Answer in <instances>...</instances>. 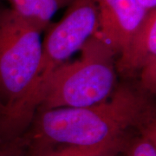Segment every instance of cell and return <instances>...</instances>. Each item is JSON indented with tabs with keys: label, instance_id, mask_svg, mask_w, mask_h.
<instances>
[{
	"label": "cell",
	"instance_id": "obj_1",
	"mask_svg": "<svg viewBox=\"0 0 156 156\" xmlns=\"http://www.w3.org/2000/svg\"><path fill=\"white\" fill-rule=\"evenodd\" d=\"M147 95L140 87L123 83L95 105L37 111L23 135L29 143L38 145H101L155 118Z\"/></svg>",
	"mask_w": 156,
	"mask_h": 156
},
{
	"label": "cell",
	"instance_id": "obj_2",
	"mask_svg": "<svg viewBox=\"0 0 156 156\" xmlns=\"http://www.w3.org/2000/svg\"><path fill=\"white\" fill-rule=\"evenodd\" d=\"M37 72L28 93L0 119V140H13L26 132L56 71L97 33V0H74L59 22L47 28Z\"/></svg>",
	"mask_w": 156,
	"mask_h": 156
},
{
	"label": "cell",
	"instance_id": "obj_3",
	"mask_svg": "<svg viewBox=\"0 0 156 156\" xmlns=\"http://www.w3.org/2000/svg\"><path fill=\"white\" fill-rule=\"evenodd\" d=\"M79 52L53 75L36 112L91 106L111 96L117 86L116 55L96 35Z\"/></svg>",
	"mask_w": 156,
	"mask_h": 156
},
{
	"label": "cell",
	"instance_id": "obj_4",
	"mask_svg": "<svg viewBox=\"0 0 156 156\" xmlns=\"http://www.w3.org/2000/svg\"><path fill=\"white\" fill-rule=\"evenodd\" d=\"M43 32L11 8H0V119L22 101L33 83L42 58Z\"/></svg>",
	"mask_w": 156,
	"mask_h": 156
},
{
	"label": "cell",
	"instance_id": "obj_5",
	"mask_svg": "<svg viewBox=\"0 0 156 156\" xmlns=\"http://www.w3.org/2000/svg\"><path fill=\"white\" fill-rule=\"evenodd\" d=\"M147 13L136 0H97L96 36L118 56L126 50Z\"/></svg>",
	"mask_w": 156,
	"mask_h": 156
},
{
	"label": "cell",
	"instance_id": "obj_6",
	"mask_svg": "<svg viewBox=\"0 0 156 156\" xmlns=\"http://www.w3.org/2000/svg\"><path fill=\"white\" fill-rule=\"evenodd\" d=\"M156 59V9L147 11L126 50L116 59L117 73L132 76Z\"/></svg>",
	"mask_w": 156,
	"mask_h": 156
},
{
	"label": "cell",
	"instance_id": "obj_7",
	"mask_svg": "<svg viewBox=\"0 0 156 156\" xmlns=\"http://www.w3.org/2000/svg\"><path fill=\"white\" fill-rule=\"evenodd\" d=\"M127 134L94 147L38 145L28 142L27 156H115L121 153Z\"/></svg>",
	"mask_w": 156,
	"mask_h": 156
},
{
	"label": "cell",
	"instance_id": "obj_8",
	"mask_svg": "<svg viewBox=\"0 0 156 156\" xmlns=\"http://www.w3.org/2000/svg\"><path fill=\"white\" fill-rule=\"evenodd\" d=\"M11 9L28 22L44 31L62 7L74 0H8Z\"/></svg>",
	"mask_w": 156,
	"mask_h": 156
},
{
	"label": "cell",
	"instance_id": "obj_9",
	"mask_svg": "<svg viewBox=\"0 0 156 156\" xmlns=\"http://www.w3.org/2000/svg\"><path fill=\"white\" fill-rule=\"evenodd\" d=\"M155 118L127 134L121 154L122 156H156Z\"/></svg>",
	"mask_w": 156,
	"mask_h": 156
},
{
	"label": "cell",
	"instance_id": "obj_10",
	"mask_svg": "<svg viewBox=\"0 0 156 156\" xmlns=\"http://www.w3.org/2000/svg\"><path fill=\"white\" fill-rule=\"evenodd\" d=\"M139 74L140 89L147 94L154 95L156 91V59L147 62Z\"/></svg>",
	"mask_w": 156,
	"mask_h": 156
},
{
	"label": "cell",
	"instance_id": "obj_11",
	"mask_svg": "<svg viewBox=\"0 0 156 156\" xmlns=\"http://www.w3.org/2000/svg\"><path fill=\"white\" fill-rule=\"evenodd\" d=\"M27 154L28 141L23 135L0 142V156H27Z\"/></svg>",
	"mask_w": 156,
	"mask_h": 156
},
{
	"label": "cell",
	"instance_id": "obj_12",
	"mask_svg": "<svg viewBox=\"0 0 156 156\" xmlns=\"http://www.w3.org/2000/svg\"><path fill=\"white\" fill-rule=\"evenodd\" d=\"M146 11L156 9V0H136Z\"/></svg>",
	"mask_w": 156,
	"mask_h": 156
},
{
	"label": "cell",
	"instance_id": "obj_13",
	"mask_svg": "<svg viewBox=\"0 0 156 156\" xmlns=\"http://www.w3.org/2000/svg\"><path fill=\"white\" fill-rule=\"evenodd\" d=\"M3 110H4V106H3V104H2V102H1V101H0V115H1V114L3 113Z\"/></svg>",
	"mask_w": 156,
	"mask_h": 156
},
{
	"label": "cell",
	"instance_id": "obj_14",
	"mask_svg": "<svg viewBox=\"0 0 156 156\" xmlns=\"http://www.w3.org/2000/svg\"><path fill=\"white\" fill-rule=\"evenodd\" d=\"M115 156H122V154L120 153V154H116V155H115Z\"/></svg>",
	"mask_w": 156,
	"mask_h": 156
},
{
	"label": "cell",
	"instance_id": "obj_15",
	"mask_svg": "<svg viewBox=\"0 0 156 156\" xmlns=\"http://www.w3.org/2000/svg\"><path fill=\"white\" fill-rule=\"evenodd\" d=\"M0 142H1V140H0Z\"/></svg>",
	"mask_w": 156,
	"mask_h": 156
}]
</instances>
